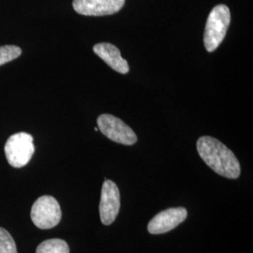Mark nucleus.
I'll use <instances>...</instances> for the list:
<instances>
[{
    "mask_svg": "<svg viewBox=\"0 0 253 253\" xmlns=\"http://www.w3.org/2000/svg\"><path fill=\"white\" fill-rule=\"evenodd\" d=\"M30 217L35 226L39 229H52L61 220V208L53 196L44 195L34 203L31 208Z\"/></svg>",
    "mask_w": 253,
    "mask_h": 253,
    "instance_id": "nucleus-4",
    "label": "nucleus"
},
{
    "mask_svg": "<svg viewBox=\"0 0 253 253\" xmlns=\"http://www.w3.org/2000/svg\"><path fill=\"white\" fill-rule=\"evenodd\" d=\"M36 253H70V248L62 239L53 238L39 245Z\"/></svg>",
    "mask_w": 253,
    "mask_h": 253,
    "instance_id": "nucleus-10",
    "label": "nucleus"
},
{
    "mask_svg": "<svg viewBox=\"0 0 253 253\" xmlns=\"http://www.w3.org/2000/svg\"><path fill=\"white\" fill-rule=\"evenodd\" d=\"M97 123L100 132L116 143L121 145H132L138 140L131 127H129L125 122L117 117L103 114L98 118Z\"/></svg>",
    "mask_w": 253,
    "mask_h": 253,
    "instance_id": "nucleus-5",
    "label": "nucleus"
},
{
    "mask_svg": "<svg viewBox=\"0 0 253 253\" xmlns=\"http://www.w3.org/2000/svg\"><path fill=\"white\" fill-rule=\"evenodd\" d=\"M188 216L184 208H169L162 211L149 221L147 230L152 235H162L168 233L178 226Z\"/></svg>",
    "mask_w": 253,
    "mask_h": 253,
    "instance_id": "nucleus-8",
    "label": "nucleus"
},
{
    "mask_svg": "<svg viewBox=\"0 0 253 253\" xmlns=\"http://www.w3.org/2000/svg\"><path fill=\"white\" fill-rule=\"evenodd\" d=\"M93 51L114 71L122 74H126L129 72V66L126 59L122 57L117 46L109 42H101L95 44Z\"/></svg>",
    "mask_w": 253,
    "mask_h": 253,
    "instance_id": "nucleus-9",
    "label": "nucleus"
},
{
    "mask_svg": "<svg viewBox=\"0 0 253 253\" xmlns=\"http://www.w3.org/2000/svg\"><path fill=\"white\" fill-rule=\"evenodd\" d=\"M196 145L200 157L214 172L230 179L238 178L240 163L226 145L210 136L199 138Z\"/></svg>",
    "mask_w": 253,
    "mask_h": 253,
    "instance_id": "nucleus-1",
    "label": "nucleus"
},
{
    "mask_svg": "<svg viewBox=\"0 0 253 253\" xmlns=\"http://www.w3.org/2000/svg\"><path fill=\"white\" fill-rule=\"evenodd\" d=\"M21 54L22 49L18 46H0V66L18 58Z\"/></svg>",
    "mask_w": 253,
    "mask_h": 253,
    "instance_id": "nucleus-11",
    "label": "nucleus"
},
{
    "mask_svg": "<svg viewBox=\"0 0 253 253\" xmlns=\"http://www.w3.org/2000/svg\"><path fill=\"white\" fill-rule=\"evenodd\" d=\"M0 253H17L16 245L7 230L0 227Z\"/></svg>",
    "mask_w": 253,
    "mask_h": 253,
    "instance_id": "nucleus-12",
    "label": "nucleus"
},
{
    "mask_svg": "<svg viewBox=\"0 0 253 253\" xmlns=\"http://www.w3.org/2000/svg\"><path fill=\"white\" fill-rule=\"evenodd\" d=\"M120 209V192L115 182L104 181L101 189L100 216L104 225L112 224L118 217Z\"/></svg>",
    "mask_w": 253,
    "mask_h": 253,
    "instance_id": "nucleus-6",
    "label": "nucleus"
},
{
    "mask_svg": "<svg viewBox=\"0 0 253 253\" xmlns=\"http://www.w3.org/2000/svg\"><path fill=\"white\" fill-rule=\"evenodd\" d=\"M35 152L33 137L27 132L10 136L5 145L6 159L10 166L22 168L30 162Z\"/></svg>",
    "mask_w": 253,
    "mask_h": 253,
    "instance_id": "nucleus-3",
    "label": "nucleus"
},
{
    "mask_svg": "<svg viewBox=\"0 0 253 253\" xmlns=\"http://www.w3.org/2000/svg\"><path fill=\"white\" fill-rule=\"evenodd\" d=\"M125 0H73L74 10L85 16H105L118 12Z\"/></svg>",
    "mask_w": 253,
    "mask_h": 253,
    "instance_id": "nucleus-7",
    "label": "nucleus"
},
{
    "mask_svg": "<svg viewBox=\"0 0 253 253\" xmlns=\"http://www.w3.org/2000/svg\"><path fill=\"white\" fill-rule=\"evenodd\" d=\"M230 23L231 12L226 5L219 4L210 11L204 34V44L208 52H214L221 44Z\"/></svg>",
    "mask_w": 253,
    "mask_h": 253,
    "instance_id": "nucleus-2",
    "label": "nucleus"
}]
</instances>
